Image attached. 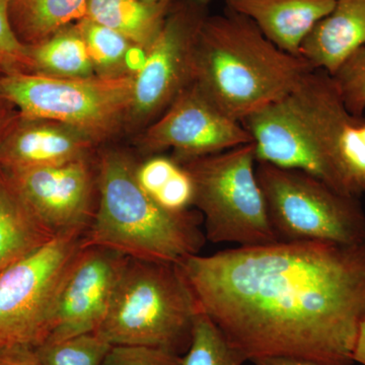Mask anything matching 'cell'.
I'll return each instance as SVG.
<instances>
[{"mask_svg":"<svg viewBox=\"0 0 365 365\" xmlns=\"http://www.w3.org/2000/svg\"><path fill=\"white\" fill-rule=\"evenodd\" d=\"M128 260L112 250L85 247L60 292L46 342L97 332Z\"/></svg>","mask_w":365,"mask_h":365,"instance_id":"obj_13","label":"cell"},{"mask_svg":"<svg viewBox=\"0 0 365 365\" xmlns=\"http://www.w3.org/2000/svg\"><path fill=\"white\" fill-rule=\"evenodd\" d=\"M354 362L365 365V319L360 326L359 335L353 353Z\"/></svg>","mask_w":365,"mask_h":365,"instance_id":"obj_33","label":"cell"},{"mask_svg":"<svg viewBox=\"0 0 365 365\" xmlns=\"http://www.w3.org/2000/svg\"><path fill=\"white\" fill-rule=\"evenodd\" d=\"M98 144L68 125L19 117L0 144V167L28 169L90 158Z\"/></svg>","mask_w":365,"mask_h":365,"instance_id":"obj_14","label":"cell"},{"mask_svg":"<svg viewBox=\"0 0 365 365\" xmlns=\"http://www.w3.org/2000/svg\"><path fill=\"white\" fill-rule=\"evenodd\" d=\"M0 365H41L36 348L16 345L0 347Z\"/></svg>","mask_w":365,"mask_h":365,"instance_id":"obj_30","label":"cell"},{"mask_svg":"<svg viewBox=\"0 0 365 365\" xmlns=\"http://www.w3.org/2000/svg\"><path fill=\"white\" fill-rule=\"evenodd\" d=\"M34 72L59 78L95 76V68L78 23L61 29L39 44L30 46Z\"/></svg>","mask_w":365,"mask_h":365,"instance_id":"obj_21","label":"cell"},{"mask_svg":"<svg viewBox=\"0 0 365 365\" xmlns=\"http://www.w3.org/2000/svg\"><path fill=\"white\" fill-rule=\"evenodd\" d=\"M102 365H182V356L146 346L114 345Z\"/></svg>","mask_w":365,"mask_h":365,"instance_id":"obj_27","label":"cell"},{"mask_svg":"<svg viewBox=\"0 0 365 365\" xmlns=\"http://www.w3.org/2000/svg\"><path fill=\"white\" fill-rule=\"evenodd\" d=\"M111 344L97 333L45 342L36 348L41 365H102Z\"/></svg>","mask_w":365,"mask_h":365,"instance_id":"obj_24","label":"cell"},{"mask_svg":"<svg viewBox=\"0 0 365 365\" xmlns=\"http://www.w3.org/2000/svg\"><path fill=\"white\" fill-rule=\"evenodd\" d=\"M0 69L4 73L34 72L30 46L14 32L9 16V0H0Z\"/></svg>","mask_w":365,"mask_h":365,"instance_id":"obj_26","label":"cell"},{"mask_svg":"<svg viewBox=\"0 0 365 365\" xmlns=\"http://www.w3.org/2000/svg\"><path fill=\"white\" fill-rule=\"evenodd\" d=\"M304 134L325 172V182L340 193H365V117L346 109L332 78L314 71L290 93Z\"/></svg>","mask_w":365,"mask_h":365,"instance_id":"obj_9","label":"cell"},{"mask_svg":"<svg viewBox=\"0 0 365 365\" xmlns=\"http://www.w3.org/2000/svg\"><path fill=\"white\" fill-rule=\"evenodd\" d=\"M78 26L86 41L95 73L101 78L134 76L144 60L145 50L116 31L83 18Z\"/></svg>","mask_w":365,"mask_h":365,"instance_id":"obj_22","label":"cell"},{"mask_svg":"<svg viewBox=\"0 0 365 365\" xmlns=\"http://www.w3.org/2000/svg\"><path fill=\"white\" fill-rule=\"evenodd\" d=\"M0 167V274L55 237Z\"/></svg>","mask_w":365,"mask_h":365,"instance_id":"obj_18","label":"cell"},{"mask_svg":"<svg viewBox=\"0 0 365 365\" xmlns=\"http://www.w3.org/2000/svg\"><path fill=\"white\" fill-rule=\"evenodd\" d=\"M19 117H20V113L16 108L6 98L0 96V144L6 138L9 130L13 128Z\"/></svg>","mask_w":365,"mask_h":365,"instance_id":"obj_31","label":"cell"},{"mask_svg":"<svg viewBox=\"0 0 365 365\" xmlns=\"http://www.w3.org/2000/svg\"><path fill=\"white\" fill-rule=\"evenodd\" d=\"M6 170L26 202L55 235L86 232L98 200L97 163L91 157Z\"/></svg>","mask_w":365,"mask_h":365,"instance_id":"obj_12","label":"cell"},{"mask_svg":"<svg viewBox=\"0 0 365 365\" xmlns=\"http://www.w3.org/2000/svg\"><path fill=\"white\" fill-rule=\"evenodd\" d=\"M314 71L304 57L282 51L253 21L227 9L206 16L199 30L194 83L237 121L287 97Z\"/></svg>","mask_w":365,"mask_h":365,"instance_id":"obj_2","label":"cell"},{"mask_svg":"<svg viewBox=\"0 0 365 365\" xmlns=\"http://www.w3.org/2000/svg\"><path fill=\"white\" fill-rule=\"evenodd\" d=\"M170 9L141 0H88L86 18L116 31L146 50L160 33Z\"/></svg>","mask_w":365,"mask_h":365,"instance_id":"obj_19","label":"cell"},{"mask_svg":"<svg viewBox=\"0 0 365 365\" xmlns=\"http://www.w3.org/2000/svg\"><path fill=\"white\" fill-rule=\"evenodd\" d=\"M199 311L248 361L353 365L365 319V242H275L178 264Z\"/></svg>","mask_w":365,"mask_h":365,"instance_id":"obj_1","label":"cell"},{"mask_svg":"<svg viewBox=\"0 0 365 365\" xmlns=\"http://www.w3.org/2000/svg\"><path fill=\"white\" fill-rule=\"evenodd\" d=\"M85 232L56 235L0 274V347L37 348L48 340L60 292L85 248Z\"/></svg>","mask_w":365,"mask_h":365,"instance_id":"obj_8","label":"cell"},{"mask_svg":"<svg viewBox=\"0 0 365 365\" xmlns=\"http://www.w3.org/2000/svg\"><path fill=\"white\" fill-rule=\"evenodd\" d=\"M334 83L346 109L355 116L365 112V46L352 52L336 69Z\"/></svg>","mask_w":365,"mask_h":365,"instance_id":"obj_25","label":"cell"},{"mask_svg":"<svg viewBox=\"0 0 365 365\" xmlns=\"http://www.w3.org/2000/svg\"><path fill=\"white\" fill-rule=\"evenodd\" d=\"M198 304L178 264L129 258L97 334L109 344L185 354Z\"/></svg>","mask_w":365,"mask_h":365,"instance_id":"obj_4","label":"cell"},{"mask_svg":"<svg viewBox=\"0 0 365 365\" xmlns=\"http://www.w3.org/2000/svg\"><path fill=\"white\" fill-rule=\"evenodd\" d=\"M256 163L253 143L182 163L193 181V206L202 215L209 242L239 247L278 242Z\"/></svg>","mask_w":365,"mask_h":365,"instance_id":"obj_5","label":"cell"},{"mask_svg":"<svg viewBox=\"0 0 365 365\" xmlns=\"http://www.w3.org/2000/svg\"><path fill=\"white\" fill-rule=\"evenodd\" d=\"M336 0H225V9L253 21L271 43L300 56L302 43Z\"/></svg>","mask_w":365,"mask_h":365,"instance_id":"obj_16","label":"cell"},{"mask_svg":"<svg viewBox=\"0 0 365 365\" xmlns=\"http://www.w3.org/2000/svg\"><path fill=\"white\" fill-rule=\"evenodd\" d=\"M255 365H321L309 360L294 359V357L269 356L254 359Z\"/></svg>","mask_w":365,"mask_h":365,"instance_id":"obj_32","label":"cell"},{"mask_svg":"<svg viewBox=\"0 0 365 365\" xmlns=\"http://www.w3.org/2000/svg\"><path fill=\"white\" fill-rule=\"evenodd\" d=\"M132 90L133 76L59 78L35 72L0 76V96L21 117L68 125L98 145L127 128Z\"/></svg>","mask_w":365,"mask_h":365,"instance_id":"obj_6","label":"cell"},{"mask_svg":"<svg viewBox=\"0 0 365 365\" xmlns=\"http://www.w3.org/2000/svg\"><path fill=\"white\" fill-rule=\"evenodd\" d=\"M88 0H9L14 32L34 46L86 18Z\"/></svg>","mask_w":365,"mask_h":365,"instance_id":"obj_20","label":"cell"},{"mask_svg":"<svg viewBox=\"0 0 365 365\" xmlns=\"http://www.w3.org/2000/svg\"><path fill=\"white\" fill-rule=\"evenodd\" d=\"M153 198L169 210H188L190 206H193L194 200V185L189 173L181 165L176 174Z\"/></svg>","mask_w":365,"mask_h":365,"instance_id":"obj_29","label":"cell"},{"mask_svg":"<svg viewBox=\"0 0 365 365\" xmlns=\"http://www.w3.org/2000/svg\"><path fill=\"white\" fill-rule=\"evenodd\" d=\"M194 1H195L196 4H200V6H207L212 0H194Z\"/></svg>","mask_w":365,"mask_h":365,"instance_id":"obj_35","label":"cell"},{"mask_svg":"<svg viewBox=\"0 0 365 365\" xmlns=\"http://www.w3.org/2000/svg\"><path fill=\"white\" fill-rule=\"evenodd\" d=\"M205 7L194 0H177L170 9L133 76L127 128H146L194 83L197 37Z\"/></svg>","mask_w":365,"mask_h":365,"instance_id":"obj_10","label":"cell"},{"mask_svg":"<svg viewBox=\"0 0 365 365\" xmlns=\"http://www.w3.org/2000/svg\"><path fill=\"white\" fill-rule=\"evenodd\" d=\"M180 167L181 165L172 157L150 155L148 160L137 165V180L148 194L155 197L176 174Z\"/></svg>","mask_w":365,"mask_h":365,"instance_id":"obj_28","label":"cell"},{"mask_svg":"<svg viewBox=\"0 0 365 365\" xmlns=\"http://www.w3.org/2000/svg\"><path fill=\"white\" fill-rule=\"evenodd\" d=\"M256 174L278 241L365 242L359 197L345 195L299 170L257 163Z\"/></svg>","mask_w":365,"mask_h":365,"instance_id":"obj_7","label":"cell"},{"mask_svg":"<svg viewBox=\"0 0 365 365\" xmlns=\"http://www.w3.org/2000/svg\"><path fill=\"white\" fill-rule=\"evenodd\" d=\"M2 73H4V72H2L1 69H0V76H1Z\"/></svg>","mask_w":365,"mask_h":365,"instance_id":"obj_36","label":"cell"},{"mask_svg":"<svg viewBox=\"0 0 365 365\" xmlns=\"http://www.w3.org/2000/svg\"><path fill=\"white\" fill-rule=\"evenodd\" d=\"M141 1L150 4V6L172 7L177 0H141Z\"/></svg>","mask_w":365,"mask_h":365,"instance_id":"obj_34","label":"cell"},{"mask_svg":"<svg viewBox=\"0 0 365 365\" xmlns=\"http://www.w3.org/2000/svg\"><path fill=\"white\" fill-rule=\"evenodd\" d=\"M251 143L244 125L225 114L193 83L141 131L138 148L150 155L170 150L182 165Z\"/></svg>","mask_w":365,"mask_h":365,"instance_id":"obj_11","label":"cell"},{"mask_svg":"<svg viewBox=\"0 0 365 365\" xmlns=\"http://www.w3.org/2000/svg\"><path fill=\"white\" fill-rule=\"evenodd\" d=\"M241 123L253 139L257 163L302 170L325 182L323 165L304 134L290 95Z\"/></svg>","mask_w":365,"mask_h":365,"instance_id":"obj_15","label":"cell"},{"mask_svg":"<svg viewBox=\"0 0 365 365\" xmlns=\"http://www.w3.org/2000/svg\"><path fill=\"white\" fill-rule=\"evenodd\" d=\"M248 361L207 314L199 312L182 365H242Z\"/></svg>","mask_w":365,"mask_h":365,"instance_id":"obj_23","label":"cell"},{"mask_svg":"<svg viewBox=\"0 0 365 365\" xmlns=\"http://www.w3.org/2000/svg\"><path fill=\"white\" fill-rule=\"evenodd\" d=\"M138 163L108 150L97 160V208L85 232V247H101L135 260L181 263L200 253L206 237L198 210L163 207L139 184Z\"/></svg>","mask_w":365,"mask_h":365,"instance_id":"obj_3","label":"cell"},{"mask_svg":"<svg viewBox=\"0 0 365 365\" xmlns=\"http://www.w3.org/2000/svg\"><path fill=\"white\" fill-rule=\"evenodd\" d=\"M365 46V0H336L300 47L316 71L332 76L352 52Z\"/></svg>","mask_w":365,"mask_h":365,"instance_id":"obj_17","label":"cell"}]
</instances>
